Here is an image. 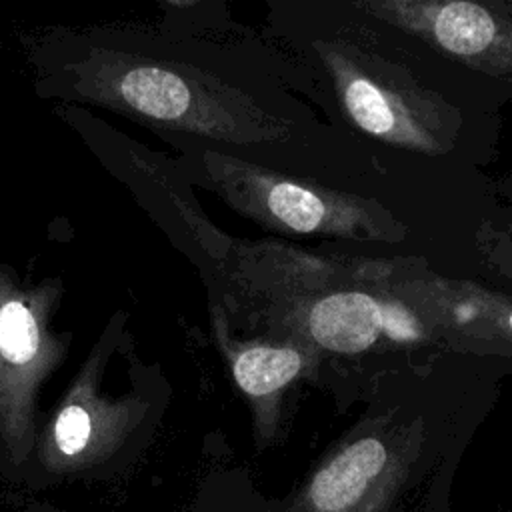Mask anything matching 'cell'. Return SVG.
<instances>
[{
  "label": "cell",
  "mask_w": 512,
  "mask_h": 512,
  "mask_svg": "<svg viewBox=\"0 0 512 512\" xmlns=\"http://www.w3.org/2000/svg\"><path fill=\"white\" fill-rule=\"evenodd\" d=\"M36 96L130 118L154 134L194 142L278 140L262 112L204 58L182 20L40 26L18 34Z\"/></svg>",
  "instance_id": "1"
},
{
  "label": "cell",
  "mask_w": 512,
  "mask_h": 512,
  "mask_svg": "<svg viewBox=\"0 0 512 512\" xmlns=\"http://www.w3.org/2000/svg\"><path fill=\"white\" fill-rule=\"evenodd\" d=\"M166 400L160 366L136 348L130 312L114 310L40 420L26 478L60 482L116 472L144 448Z\"/></svg>",
  "instance_id": "2"
},
{
  "label": "cell",
  "mask_w": 512,
  "mask_h": 512,
  "mask_svg": "<svg viewBox=\"0 0 512 512\" xmlns=\"http://www.w3.org/2000/svg\"><path fill=\"white\" fill-rule=\"evenodd\" d=\"M158 136L180 150V158L170 162L182 178L210 188L236 212L270 230L354 240L392 238L398 230L386 212L358 196L276 174L176 134Z\"/></svg>",
  "instance_id": "3"
},
{
  "label": "cell",
  "mask_w": 512,
  "mask_h": 512,
  "mask_svg": "<svg viewBox=\"0 0 512 512\" xmlns=\"http://www.w3.org/2000/svg\"><path fill=\"white\" fill-rule=\"evenodd\" d=\"M60 276L32 278L0 262V474L26 478L40 428V394L70 356L56 328Z\"/></svg>",
  "instance_id": "4"
},
{
  "label": "cell",
  "mask_w": 512,
  "mask_h": 512,
  "mask_svg": "<svg viewBox=\"0 0 512 512\" xmlns=\"http://www.w3.org/2000/svg\"><path fill=\"white\" fill-rule=\"evenodd\" d=\"M318 54L348 120L378 142L440 154L448 148L442 104L408 86L370 56L342 44H320Z\"/></svg>",
  "instance_id": "5"
},
{
  "label": "cell",
  "mask_w": 512,
  "mask_h": 512,
  "mask_svg": "<svg viewBox=\"0 0 512 512\" xmlns=\"http://www.w3.org/2000/svg\"><path fill=\"white\" fill-rule=\"evenodd\" d=\"M356 6L462 64L512 78V2L374 0Z\"/></svg>",
  "instance_id": "6"
},
{
  "label": "cell",
  "mask_w": 512,
  "mask_h": 512,
  "mask_svg": "<svg viewBox=\"0 0 512 512\" xmlns=\"http://www.w3.org/2000/svg\"><path fill=\"white\" fill-rule=\"evenodd\" d=\"M406 472V442L372 430L348 438L312 474L294 512H376Z\"/></svg>",
  "instance_id": "7"
},
{
  "label": "cell",
  "mask_w": 512,
  "mask_h": 512,
  "mask_svg": "<svg viewBox=\"0 0 512 512\" xmlns=\"http://www.w3.org/2000/svg\"><path fill=\"white\" fill-rule=\"evenodd\" d=\"M300 330L328 352L360 354L378 346L428 340L424 320L400 300L364 290H336L300 306Z\"/></svg>",
  "instance_id": "8"
},
{
  "label": "cell",
  "mask_w": 512,
  "mask_h": 512,
  "mask_svg": "<svg viewBox=\"0 0 512 512\" xmlns=\"http://www.w3.org/2000/svg\"><path fill=\"white\" fill-rule=\"evenodd\" d=\"M212 326L236 386L250 400L258 432L270 436L276 430L282 394L306 370L308 352L292 344L232 340L218 306H212Z\"/></svg>",
  "instance_id": "9"
},
{
  "label": "cell",
  "mask_w": 512,
  "mask_h": 512,
  "mask_svg": "<svg viewBox=\"0 0 512 512\" xmlns=\"http://www.w3.org/2000/svg\"><path fill=\"white\" fill-rule=\"evenodd\" d=\"M458 298L446 296L438 302L450 312L454 320H474L488 324V334L512 344V302L498 294L480 290L476 286L458 288Z\"/></svg>",
  "instance_id": "10"
},
{
  "label": "cell",
  "mask_w": 512,
  "mask_h": 512,
  "mask_svg": "<svg viewBox=\"0 0 512 512\" xmlns=\"http://www.w3.org/2000/svg\"><path fill=\"white\" fill-rule=\"evenodd\" d=\"M486 246L484 252L490 256L492 264L506 276L512 278V234H498V232H488L486 238L482 240Z\"/></svg>",
  "instance_id": "11"
}]
</instances>
